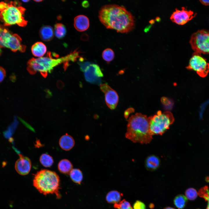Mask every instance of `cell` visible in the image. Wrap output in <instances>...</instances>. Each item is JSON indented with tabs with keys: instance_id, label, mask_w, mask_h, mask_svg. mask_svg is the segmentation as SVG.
Here are the masks:
<instances>
[{
	"instance_id": "obj_1",
	"label": "cell",
	"mask_w": 209,
	"mask_h": 209,
	"mask_svg": "<svg viewBox=\"0 0 209 209\" xmlns=\"http://www.w3.org/2000/svg\"><path fill=\"white\" fill-rule=\"evenodd\" d=\"M98 17L107 28L118 32L128 33L134 26V17L122 6L114 4L104 5L99 11Z\"/></svg>"
},
{
	"instance_id": "obj_2",
	"label": "cell",
	"mask_w": 209,
	"mask_h": 209,
	"mask_svg": "<svg viewBox=\"0 0 209 209\" xmlns=\"http://www.w3.org/2000/svg\"><path fill=\"white\" fill-rule=\"evenodd\" d=\"M79 52L75 50L64 56L55 58L52 57L51 52H48L45 57L33 58L30 60L27 63V70L31 74L38 72L45 77L60 64H63L66 69L69 65L70 62H74L79 57Z\"/></svg>"
},
{
	"instance_id": "obj_3",
	"label": "cell",
	"mask_w": 209,
	"mask_h": 209,
	"mask_svg": "<svg viewBox=\"0 0 209 209\" xmlns=\"http://www.w3.org/2000/svg\"><path fill=\"white\" fill-rule=\"evenodd\" d=\"M126 138L134 143H149L152 137L148 117L140 113L131 115L128 120Z\"/></svg>"
},
{
	"instance_id": "obj_4",
	"label": "cell",
	"mask_w": 209,
	"mask_h": 209,
	"mask_svg": "<svg viewBox=\"0 0 209 209\" xmlns=\"http://www.w3.org/2000/svg\"><path fill=\"white\" fill-rule=\"evenodd\" d=\"M33 185L43 194H54L58 199L61 197L59 191L60 178L54 172L46 169L37 172L34 176Z\"/></svg>"
},
{
	"instance_id": "obj_5",
	"label": "cell",
	"mask_w": 209,
	"mask_h": 209,
	"mask_svg": "<svg viewBox=\"0 0 209 209\" xmlns=\"http://www.w3.org/2000/svg\"><path fill=\"white\" fill-rule=\"evenodd\" d=\"M17 4L16 2L7 3L5 7L0 12V21L4 26L17 24L24 27L27 25L28 21L23 16L26 9Z\"/></svg>"
},
{
	"instance_id": "obj_6",
	"label": "cell",
	"mask_w": 209,
	"mask_h": 209,
	"mask_svg": "<svg viewBox=\"0 0 209 209\" xmlns=\"http://www.w3.org/2000/svg\"><path fill=\"white\" fill-rule=\"evenodd\" d=\"M148 118L149 130L152 135H162L169 128L174 120L172 114L168 111L162 113L159 111Z\"/></svg>"
},
{
	"instance_id": "obj_7",
	"label": "cell",
	"mask_w": 209,
	"mask_h": 209,
	"mask_svg": "<svg viewBox=\"0 0 209 209\" xmlns=\"http://www.w3.org/2000/svg\"><path fill=\"white\" fill-rule=\"evenodd\" d=\"M189 42L195 52L209 54V30H199L193 33Z\"/></svg>"
},
{
	"instance_id": "obj_8",
	"label": "cell",
	"mask_w": 209,
	"mask_h": 209,
	"mask_svg": "<svg viewBox=\"0 0 209 209\" xmlns=\"http://www.w3.org/2000/svg\"><path fill=\"white\" fill-rule=\"evenodd\" d=\"M186 68L194 71L199 76L204 78L209 73V63L201 54L194 52Z\"/></svg>"
},
{
	"instance_id": "obj_9",
	"label": "cell",
	"mask_w": 209,
	"mask_h": 209,
	"mask_svg": "<svg viewBox=\"0 0 209 209\" xmlns=\"http://www.w3.org/2000/svg\"><path fill=\"white\" fill-rule=\"evenodd\" d=\"M197 14L184 7L181 10L176 9L170 17L171 21L179 25H183L194 17Z\"/></svg>"
},
{
	"instance_id": "obj_10",
	"label": "cell",
	"mask_w": 209,
	"mask_h": 209,
	"mask_svg": "<svg viewBox=\"0 0 209 209\" xmlns=\"http://www.w3.org/2000/svg\"><path fill=\"white\" fill-rule=\"evenodd\" d=\"M84 76L86 81L98 85L101 84V78L103 74L99 66L95 64H91L84 71Z\"/></svg>"
},
{
	"instance_id": "obj_11",
	"label": "cell",
	"mask_w": 209,
	"mask_h": 209,
	"mask_svg": "<svg viewBox=\"0 0 209 209\" xmlns=\"http://www.w3.org/2000/svg\"><path fill=\"white\" fill-rule=\"evenodd\" d=\"M100 88L105 93V101L108 107L110 109H114L117 105L119 99L117 92L105 84H101Z\"/></svg>"
},
{
	"instance_id": "obj_12",
	"label": "cell",
	"mask_w": 209,
	"mask_h": 209,
	"mask_svg": "<svg viewBox=\"0 0 209 209\" xmlns=\"http://www.w3.org/2000/svg\"><path fill=\"white\" fill-rule=\"evenodd\" d=\"M5 47L10 48L12 51H19L21 52H24L26 46L22 44V40L17 34H12L6 42Z\"/></svg>"
},
{
	"instance_id": "obj_13",
	"label": "cell",
	"mask_w": 209,
	"mask_h": 209,
	"mask_svg": "<svg viewBox=\"0 0 209 209\" xmlns=\"http://www.w3.org/2000/svg\"><path fill=\"white\" fill-rule=\"evenodd\" d=\"M19 158L16 161L15 168L19 174L24 175L28 174L30 172L31 163L30 159L24 156L21 154H19Z\"/></svg>"
},
{
	"instance_id": "obj_14",
	"label": "cell",
	"mask_w": 209,
	"mask_h": 209,
	"mask_svg": "<svg viewBox=\"0 0 209 209\" xmlns=\"http://www.w3.org/2000/svg\"><path fill=\"white\" fill-rule=\"evenodd\" d=\"M74 25L75 28L80 32L87 30L89 26V20L87 17L83 15L76 16L74 19Z\"/></svg>"
},
{
	"instance_id": "obj_15",
	"label": "cell",
	"mask_w": 209,
	"mask_h": 209,
	"mask_svg": "<svg viewBox=\"0 0 209 209\" xmlns=\"http://www.w3.org/2000/svg\"><path fill=\"white\" fill-rule=\"evenodd\" d=\"M160 163L159 158L153 155L148 156L145 161V166L146 169L150 171L157 170L159 167Z\"/></svg>"
},
{
	"instance_id": "obj_16",
	"label": "cell",
	"mask_w": 209,
	"mask_h": 209,
	"mask_svg": "<svg viewBox=\"0 0 209 209\" xmlns=\"http://www.w3.org/2000/svg\"><path fill=\"white\" fill-rule=\"evenodd\" d=\"M59 143L60 147L64 150L68 151L71 149L75 145L73 138L66 134L60 138Z\"/></svg>"
},
{
	"instance_id": "obj_17",
	"label": "cell",
	"mask_w": 209,
	"mask_h": 209,
	"mask_svg": "<svg viewBox=\"0 0 209 209\" xmlns=\"http://www.w3.org/2000/svg\"><path fill=\"white\" fill-rule=\"evenodd\" d=\"M33 55L39 57H42L46 53L47 48L44 44L41 42H37L33 44L31 48Z\"/></svg>"
},
{
	"instance_id": "obj_18",
	"label": "cell",
	"mask_w": 209,
	"mask_h": 209,
	"mask_svg": "<svg viewBox=\"0 0 209 209\" xmlns=\"http://www.w3.org/2000/svg\"><path fill=\"white\" fill-rule=\"evenodd\" d=\"M54 31L52 27L46 25L40 29L39 35L41 39L44 41L48 42L52 40L54 36Z\"/></svg>"
},
{
	"instance_id": "obj_19",
	"label": "cell",
	"mask_w": 209,
	"mask_h": 209,
	"mask_svg": "<svg viewBox=\"0 0 209 209\" xmlns=\"http://www.w3.org/2000/svg\"><path fill=\"white\" fill-rule=\"evenodd\" d=\"M58 168L59 171L64 174H69L73 169V166L69 160L64 159L60 161L58 163Z\"/></svg>"
},
{
	"instance_id": "obj_20",
	"label": "cell",
	"mask_w": 209,
	"mask_h": 209,
	"mask_svg": "<svg viewBox=\"0 0 209 209\" xmlns=\"http://www.w3.org/2000/svg\"><path fill=\"white\" fill-rule=\"evenodd\" d=\"M122 196V193L117 191H111L107 194L106 199L109 203H117L119 202Z\"/></svg>"
},
{
	"instance_id": "obj_21",
	"label": "cell",
	"mask_w": 209,
	"mask_h": 209,
	"mask_svg": "<svg viewBox=\"0 0 209 209\" xmlns=\"http://www.w3.org/2000/svg\"><path fill=\"white\" fill-rule=\"evenodd\" d=\"M173 202L175 206L179 209H183L186 206L188 202L186 197L182 194H179L174 198Z\"/></svg>"
},
{
	"instance_id": "obj_22",
	"label": "cell",
	"mask_w": 209,
	"mask_h": 209,
	"mask_svg": "<svg viewBox=\"0 0 209 209\" xmlns=\"http://www.w3.org/2000/svg\"><path fill=\"white\" fill-rule=\"evenodd\" d=\"M54 31L55 36L59 39L64 37L66 33L65 26L60 23H57L55 25Z\"/></svg>"
},
{
	"instance_id": "obj_23",
	"label": "cell",
	"mask_w": 209,
	"mask_h": 209,
	"mask_svg": "<svg viewBox=\"0 0 209 209\" xmlns=\"http://www.w3.org/2000/svg\"><path fill=\"white\" fill-rule=\"evenodd\" d=\"M69 174L70 178L73 182L79 184H81L83 179V174L80 169H73Z\"/></svg>"
},
{
	"instance_id": "obj_24",
	"label": "cell",
	"mask_w": 209,
	"mask_h": 209,
	"mask_svg": "<svg viewBox=\"0 0 209 209\" xmlns=\"http://www.w3.org/2000/svg\"><path fill=\"white\" fill-rule=\"evenodd\" d=\"M40 161L41 164L46 167H51L53 163L52 157L46 154H42L41 155L40 158Z\"/></svg>"
},
{
	"instance_id": "obj_25",
	"label": "cell",
	"mask_w": 209,
	"mask_h": 209,
	"mask_svg": "<svg viewBox=\"0 0 209 209\" xmlns=\"http://www.w3.org/2000/svg\"><path fill=\"white\" fill-rule=\"evenodd\" d=\"M11 34L7 29L0 26V46L4 47L5 43Z\"/></svg>"
},
{
	"instance_id": "obj_26",
	"label": "cell",
	"mask_w": 209,
	"mask_h": 209,
	"mask_svg": "<svg viewBox=\"0 0 209 209\" xmlns=\"http://www.w3.org/2000/svg\"><path fill=\"white\" fill-rule=\"evenodd\" d=\"M103 59L108 63L113 60L114 57L113 51L110 48H107L103 51L102 54Z\"/></svg>"
},
{
	"instance_id": "obj_27",
	"label": "cell",
	"mask_w": 209,
	"mask_h": 209,
	"mask_svg": "<svg viewBox=\"0 0 209 209\" xmlns=\"http://www.w3.org/2000/svg\"><path fill=\"white\" fill-rule=\"evenodd\" d=\"M198 194L208 202L206 209H209V189L208 187L206 186L201 188L199 191Z\"/></svg>"
},
{
	"instance_id": "obj_28",
	"label": "cell",
	"mask_w": 209,
	"mask_h": 209,
	"mask_svg": "<svg viewBox=\"0 0 209 209\" xmlns=\"http://www.w3.org/2000/svg\"><path fill=\"white\" fill-rule=\"evenodd\" d=\"M185 194L187 199L190 200H193L197 198L198 193L194 188H190L186 190Z\"/></svg>"
},
{
	"instance_id": "obj_29",
	"label": "cell",
	"mask_w": 209,
	"mask_h": 209,
	"mask_svg": "<svg viewBox=\"0 0 209 209\" xmlns=\"http://www.w3.org/2000/svg\"><path fill=\"white\" fill-rule=\"evenodd\" d=\"M115 208L118 209H133L129 202L123 199L120 202L114 204Z\"/></svg>"
},
{
	"instance_id": "obj_30",
	"label": "cell",
	"mask_w": 209,
	"mask_h": 209,
	"mask_svg": "<svg viewBox=\"0 0 209 209\" xmlns=\"http://www.w3.org/2000/svg\"><path fill=\"white\" fill-rule=\"evenodd\" d=\"M79 60L78 63L80 66V69L81 71L84 72L91 63L89 62H84V59L82 57L80 58Z\"/></svg>"
},
{
	"instance_id": "obj_31",
	"label": "cell",
	"mask_w": 209,
	"mask_h": 209,
	"mask_svg": "<svg viewBox=\"0 0 209 209\" xmlns=\"http://www.w3.org/2000/svg\"><path fill=\"white\" fill-rule=\"evenodd\" d=\"M134 209H146L145 204L142 201H136L133 204Z\"/></svg>"
},
{
	"instance_id": "obj_32",
	"label": "cell",
	"mask_w": 209,
	"mask_h": 209,
	"mask_svg": "<svg viewBox=\"0 0 209 209\" xmlns=\"http://www.w3.org/2000/svg\"><path fill=\"white\" fill-rule=\"evenodd\" d=\"M6 75V71L4 69L0 66V83L4 79Z\"/></svg>"
},
{
	"instance_id": "obj_33",
	"label": "cell",
	"mask_w": 209,
	"mask_h": 209,
	"mask_svg": "<svg viewBox=\"0 0 209 209\" xmlns=\"http://www.w3.org/2000/svg\"><path fill=\"white\" fill-rule=\"evenodd\" d=\"M134 110L132 108H129L126 110L125 112V118L127 117L129 113L133 111V110Z\"/></svg>"
},
{
	"instance_id": "obj_34",
	"label": "cell",
	"mask_w": 209,
	"mask_h": 209,
	"mask_svg": "<svg viewBox=\"0 0 209 209\" xmlns=\"http://www.w3.org/2000/svg\"><path fill=\"white\" fill-rule=\"evenodd\" d=\"M199 1L202 4L206 6H209V0H199Z\"/></svg>"
},
{
	"instance_id": "obj_35",
	"label": "cell",
	"mask_w": 209,
	"mask_h": 209,
	"mask_svg": "<svg viewBox=\"0 0 209 209\" xmlns=\"http://www.w3.org/2000/svg\"><path fill=\"white\" fill-rule=\"evenodd\" d=\"M82 5L84 7L87 8L89 6V4L87 1H84L82 2Z\"/></svg>"
},
{
	"instance_id": "obj_36",
	"label": "cell",
	"mask_w": 209,
	"mask_h": 209,
	"mask_svg": "<svg viewBox=\"0 0 209 209\" xmlns=\"http://www.w3.org/2000/svg\"><path fill=\"white\" fill-rule=\"evenodd\" d=\"M154 207V205L152 203H151L149 205V207L150 208H153Z\"/></svg>"
},
{
	"instance_id": "obj_37",
	"label": "cell",
	"mask_w": 209,
	"mask_h": 209,
	"mask_svg": "<svg viewBox=\"0 0 209 209\" xmlns=\"http://www.w3.org/2000/svg\"><path fill=\"white\" fill-rule=\"evenodd\" d=\"M163 209H175V208L170 207H167L164 208Z\"/></svg>"
},
{
	"instance_id": "obj_38",
	"label": "cell",
	"mask_w": 209,
	"mask_h": 209,
	"mask_svg": "<svg viewBox=\"0 0 209 209\" xmlns=\"http://www.w3.org/2000/svg\"><path fill=\"white\" fill-rule=\"evenodd\" d=\"M34 1H35L36 2H40L42 1V0H34Z\"/></svg>"
},
{
	"instance_id": "obj_39",
	"label": "cell",
	"mask_w": 209,
	"mask_h": 209,
	"mask_svg": "<svg viewBox=\"0 0 209 209\" xmlns=\"http://www.w3.org/2000/svg\"><path fill=\"white\" fill-rule=\"evenodd\" d=\"M1 52H2V51H1V47L0 46V55H1Z\"/></svg>"
},
{
	"instance_id": "obj_40",
	"label": "cell",
	"mask_w": 209,
	"mask_h": 209,
	"mask_svg": "<svg viewBox=\"0 0 209 209\" xmlns=\"http://www.w3.org/2000/svg\"><path fill=\"white\" fill-rule=\"evenodd\" d=\"M29 0H25V1H23L24 2H28L29 1Z\"/></svg>"
}]
</instances>
